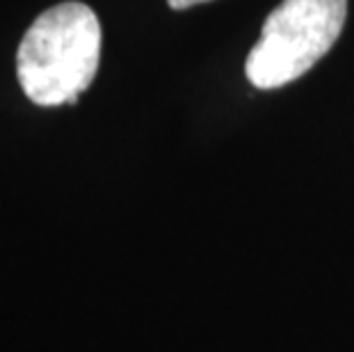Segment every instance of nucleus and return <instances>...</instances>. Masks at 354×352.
Returning a JSON list of instances; mask_svg holds the SVG:
<instances>
[{
	"label": "nucleus",
	"mask_w": 354,
	"mask_h": 352,
	"mask_svg": "<svg viewBox=\"0 0 354 352\" xmlns=\"http://www.w3.org/2000/svg\"><path fill=\"white\" fill-rule=\"evenodd\" d=\"M101 62V24L87 5L59 3L35 19L17 53L21 89L35 106L76 103Z\"/></svg>",
	"instance_id": "nucleus-1"
},
{
	"label": "nucleus",
	"mask_w": 354,
	"mask_h": 352,
	"mask_svg": "<svg viewBox=\"0 0 354 352\" xmlns=\"http://www.w3.org/2000/svg\"><path fill=\"white\" fill-rule=\"evenodd\" d=\"M348 17V0H283L263 24L245 73L256 89L302 78L334 46Z\"/></svg>",
	"instance_id": "nucleus-2"
},
{
	"label": "nucleus",
	"mask_w": 354,
	"mask_h": 352,
	"mask_svg": "<svg viewBox=\"0 0 354 352\" xmlns=\"http://www.w3.org/2000/svg\"><path fill=\"white\" fill-rule=\"evenodd\" d=\"M171 10H187V7H194V5H203V3H210V0H167Z\"/></svg>",
	"instance_id": "nucleus-3"
}]
</instances>
